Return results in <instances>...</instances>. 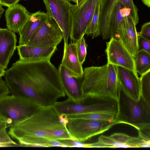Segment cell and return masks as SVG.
Segmentation results:
<instances>
[{"label":"cell","mask_w":150,"mask_h":150,"mask_svg":"<svg viewBox=\"0 0 150 150\" xmlns=\"http://www.w3.org/2000/svg\"><path fill=\"white\" fill-rule=\"evenodd\" d=\"M5 78L11 95L30 98L43 107L66 96L59 70L50 60L19 59L6 71Z\"/></svg>","instance_id":"6da1fadb"},{"label":"cell","mask_w":150,"mask_h":150,"mask_svg":"<svg viewBox=\"0 0 150 150\" xmlns=\"http://www.w3.org/2000/svg\"><path fill=\"white\" fill-rule=\"evenodd\" d=\"M67 116L59 114L53 106L43 108L27 119L10 127L8 133L19 144L32 137L74 140L68 130Z\"/></svg>","instance_id":"7a4b0ae2"},{"label":"cell","mask_w":150,"mask_h":150,"mask_svg":"<svg viewBox=\"0 0 150 150\" xmlns=\"http://www.w3.org/2000/svg\"><path fill=\"white\" fill-rule=\"evenodd\" d=\"M119 88L115 65L107 63L102 66L84 68L82 84L83 96H108L117 100Z\"/></svg>","instance_id":"3957f363"},{"label":"cell","mask_w":150,"mask_h":150,"mask_svg":"<svg viewBox=\"0 0 150 150\" xmlns=\"http://www.w3.org/2000/svg\"><path fill=\"white\" fill-rule=\"evenodd\" d=\"M53 106L59 114L66 115L93 113H111L117 115V100L105 96L86 95L81 98L73 100L67 98L57 101Z\"/></svg>","instance_id":"277c9868"},{"label":"cell","mask_w":150,"mask_h":150,"mask_svg":"<svg viewBox=\"0 0 150 150\" xmlns=\"http://www.w3.org/2000/svg\"><path fill=\"white\" fill-rule=\"evenodd\" d=\"M117 101L118 110L115 120L117 124L132 126L139 132L150 131V108L141 97L138 101L132 99L119 85Z\"/></svg>","instance_id":"5b68a950"},{"label":"cell","mask_w":150,"mask_h":150,"mask_svg":"<svg viewBox=\"0 0 150 150\" xmlns=\"http://www.w3.org/2000/svg\"><path fill=\"white\" fill-rule=\"evenodd\" d=\"M43 107L30 98L7 95L0 99V115L10 127L30 117Z\"/></svg>","instance_id":"8992f818"},{"label":"cell","mask_w":150,"mask_h":150,"mask_svg":"<svg viewBox=\"0 0 150 150\" xmlns=\"http://www.w3.org/2000/svg\"><path fill=\"white\" fill-rule=\"evenodd\" d=\"M116 124V121L110 123L87 119L73 118L68 119L66 126L74 141L83 142L104 133Z\"/></svg>","instance_id":"52a82bcc"},{"label":"cell","mask_w":150,"mask_h":150,"mask_svg":"<svg viewBox=\"0 0 150 150\" xmlns=\"http://www.w3.org/2000/svg\"><path fill=\"white\" fill-rule=\"evenodd\" d=\"M99 0H85L80 5H74L70 11L71 39L76 42L85 35Z\"/></svg>","instance_id":"ba28073f"},{"label":"cell","mask_w":150,"mask_h":150,"mask_svg":"<svg viewBox=\"0 0 150 150\" xmlns=\"http://www.w3.org/2000/svg\"><path fill=\"white\" fill-rule=\"evenodd\" d=\"M63 38V34L58 25L52 18L49 17L33 33L25 45L57 47Z\"/></svg>","instance_id":"9c48e42d"},{"label":"cell","mask_w":150,"mask_h":150,"mask_svg":"<svg viewBox=\"0 0 150 150\" xmlns=\"http://www.w3.org/2000/svg\"><path fill=\"white\" fill-rule=\"evenodd\" d=\"M49 17L52 18L63 35L64 45L68 44L71 31L70 9L73 5L68 0H42Z\"/></svg>","instance_id":"30bf717a"},{"label":"cell","mask_w":150,"mask_h":150,"mask_svg":"<svg viewBox=\"0 0 150 150\" xmlns=\"http://www.w3.org/2000/svg\"><path fill=\"white\" fill-rule=\"evenodd\" d=\"M107 42L105 50L107 63L129 69L137 74L135 66L134 59L120 41L113 38Z\"/></svg>","instance_id":"8fae6325"},{"label":"cell","mask_w":150,"mask_h":150,"mask_svg":"<svg viewBox=\"0 0 150 150\" xmlns=\"http://www.w3.org/2000/svg\"><path fill=\"white\" fill-rule=\"evenodd\" d=\"M119 85L129 97L136 101L141 97V84L138 74L127 69L115 66Z\"/></svg>","instance_id":"7c38bea8"},{"label":"cell","mask_w":150,"mask_h":150,"mask_svg":"<svg viewBox=\"0 0 150 150\" xmlns=\"http://www.w3.org/2000/svg\"><path fill=\"white\" fill-rule=\"evenodd\" d=\"M58 70L61 82L68 98L76 100L84 97L82 91L83 76H78L61 64Z\"/></svg>","instance_id":"4fadbf2b"},{"label":"cell","mask_w":150,"mask_h":150,"mask_svg":"<svg viewBox=\"0 0 150 150\" xmlns=\"http://www.w3.org/2000/svg\"><path fill=\"white\" fill-rule=\"evenodd\" d=\"M17 42L15 33L0 28V66L5 69L16 48Z\"/></svg>","instance_id":"5bb4252c"},{"label":"cell","mask_w":150,"mask_h":150,"mask_svg":"<svg viewBox=\"0 0 150 150\" xmlns=\"http://www.w3.org/2000/svg\"><path fill=\"white\" fill-rule=\"evenodd\" d=\"M19 59L28 61L50 60L57 47H42L26 45L17 46Z\"/></svg>","instance_id":"9a60e30c"},{"label":"cell","mask_w":150,"mask_h":150,"mask_svg":"<svg viewBox=\"0 0 150 150\" xmlns=\"http://www.w3.org/2000/svg\"><path fill=\"white\" fill-rule=\"evenodd\" d=\"M130 14V11L126 8L118 0L113 8L110 18V35L120 41L125 32V16Z\"/></svg>","instance_id":"2e32d148"},{"label":"cell","mask_w":150,"mask_h":150,"mask_svg":"<svg viewBox=\"0 0 150 150\" xmlns=\"http://www.w3.org/2000/svg\"><path fill=\"white\" fill-rule=\"evenodd\" d=\"M30 15L26 8L18 3L8 7L5 12L7 28L15 33H18Z\"/></svg>","instance_id":"e0dca14e"},{"label":"cell","mask_w":150,"mask_h":150,"mask_svg":"<svg viewBox=\"0 0 150 150\" xmlns=\"http://www.w3.org/2000/svg\"><path fill=\"white\" fill-rule=\"evenodd\" d=\"M47 12L38 11L30 14L20 30L19 45H25L35 31L49 18Z\"/></svg>","instance_id":"ac0fdd59"},{"label":"cell","mask_w":150,"mask_h":150,"mask_svg":"<svg viewBox=\"0 0 150 150\" xmlns=\"http://www.w3.org/2000/svg\"><path fill=\"white\" fill-rule=\"evenodd\" d=\"M124 18L125 32L120 41L134 58L138 52V33L136 25L130 13L125 15Z\"/></svg>","instance_id":"d6986e66"},{"label":"cell","mask_w":150,"mask_h":150,"mask_svg":"<svg viewBox=\"0 0 150 150\" xmlns=\"http://www.w3.org/2000/svg\"><path fill=\"white\" fill-rule=\"evenodd\" d=\"M61 64L78 76H83V70L78 58L75 42L64 45Z\"/></svg>","instance_id":"ffe728a7"},{"label":"cell","mask_w":150,"mask_h":150,"mask_svg":"<svg viewBox=\"0 0 150 150\" xmlns=\"http://www.w3.org/2000/svg\"><path fill=\"white\" fill-rule=\"evenodd\" d=\"M118 0H102L99 16L100 35L104 40L110 38V18L113 8Z\"/></svg>","instance_id":"44dd1931"},{"label":"cell","mask_w":150,"mask_h":150,"mask_svg":"<svg viewBox=\"0 0 150 150\" xmlns=\"http://www.w3.org/2000/svg\"><path fill=\"white\" fill-rule=\"evenodd\" d=\"M20 144L23 146L70 147L69 144L63 140L59 141L39 137H32L27 138L22 141Z\"/></svg>","instance_id":"7402d4cb"},{"label":"cell","mask_w":150,"mask_h":150,"mask_svg":"<svg viewBox=\"0 0 150 150\" xmlns=\"http://www.w3.org/2000/svg\"><path fill=\"white\" fill-rule=\"evenodd\" d=\"M102 0H99L95 9L92 17L85 31V34L92 38L100 35L99 16Z\"/></svg>","instance_id":"603a6c76"},{"label":"cell","mask_w":150,"mask_h":150,"mask_svg":"<svg viewBox=\"0 0 150 150\" xmlns=\"http://www.w3.org/2000/svg\"><path fill=\"white\" fill-rule=\"evenodd\" d=\"M134 59L136 71L140 75L150 70V53L143 50L139 51Z\"/></svg>","instance_id":"cb8c5ba5"},{"label":"cell","mask_w":150,"mask_h":150,"mask_svg":"<svg viewBox=\"0 0 150 150\" xmlns=\"http://www.w3.org/2000/svg\"><path fill=\"white\" fill-rule=\"evenodd\" d=\"M66 116L68 119L81 118L112 123L115 121L117 115L108 113H93Z\"/></svg>","instance_id":"d4e9b609"},{"label":"cell","mask_w":150,"mask_h":150,"mask_svg":"<svg viewBox=\"0 0 150 150\" xmlns=\"http://www.w3.org/2000/svg\"><path fill=\"white\" fill-rule=\"evenodd\" d=\"M141 76V98L150 108V70Z\"/></svg>","instance_id":"484cf974"},{"label":"cell","mask_w":150,"mask_h":150,"mask_svg":"<svg viewBox=\"0 0 150 150\" xmlns=\"http://www.w3.org/2000/svg\"><path fill=\"white\" fill-rule=\"evenodd\" d=\"M75 42L78 58L80 62L82 64L85 61L87 46V45L85 42L84 35Z\"/></svg>","instance_id":"4316f807"},{"label":"cell","mask_w":150,"mask_h":150,"mask_svg":"<svg viewBox=\"0 0 150 150\" xmlns=\"http://www.w3.org/2000/svg\"><path fill=\"white\" fill-rule=\"evenodd\" d=\"M120 2L130 11V15L136 25L139 21L138 9L134 4L133 0H120Z\"/></svg>","instance_id":"83f0119b"},{"label":"cell","mask_w":150,"mask_h":150,"mask_svg":"<svg viewBox=\"0 0 150 150\" xmlns=\"http://www.w3.org/2000/svg\"><path fill=\"white\" fill-rule=\"evenodd\" d=\"M18 145L11 139L6 129L0 131V147L13 146Z\"/></svg>","instance_id":"f1b7e54d"},{"label":"cell","mask_w":150,"mask_h":150,"mask_svg":"<svg viewBox=\"0 0 150 150\" xmlns=\"http://www.w3.org/2000/svg\"><path fill=\"white\" fill-rule=\"evenodd\" d=\"M137 38L138 51L143 50L150 53V40L138 35V34Z\"/></svg>","instance_id":"f546056e"},{"label":"cell","mask_w":150,"mask_h":150,"mask_svg":"<svg viewBox=\"0 0 150 150\" xmlns=\"http://www.w3.org/2000/svg\"><path fill=\"white\" fill-rule=\"evenodd\" d=\"M138 35L150 40V22H147L142 25L141 29Z\"/></svg>","instance_id":"4dcf8cb0"},{"label":"cell","mask_w":150,"mask_h":150,"mask_svg":"<svg viewBox=\"0 0 150 150\" xmlns=\"http://www.w3.org/2000/svg\"><path fill=\"white\" fill-rule=\"evenodd\" d=\"M1 77H0V99L10 93L6 81Z\"/></svg>","instance_id":"1f68e13d"},{"label":"cell","mask_w":150,"mask_h":150,"mask_svg":"<svg viewBox=\"0 0 150 150\" xmlns=\"http://www.w3.org/2000/svg\"><path fill=\"white\" fill-rule=\"evenodd\" d=\"M20 0H0V4L8 7L18 3Z\"/></svg>","instance_id":"d6a6232c"},{"label":"cell","mask_w":150,"mask_h":150,"mask_svg":"<svg viewBox=\"0 0 150 150\" xmlns=\"http://www.w3.org/2000/svg\"><path fill=\"white\" fill-rule=\"evenodd\" d=\"M7 128L6 119L2 117H0V131L6 129Z\"/></svg>","instance_id":"836d02e7"},{"label":"cell","mask_w":150,"mask_h":150,"mask_svg":"<svg viewBox=\"0 0 150 150\" xmlns=\"http://www.w3.org/2000/svg\"><path fill=\"white\" fill-rule=\"evenodd\" d=\"M6 72L5 69L0 66V77L4 76Z\"/></svg>","instance_id":"e575fe53"},{"label":"cell","mask_w":150,"mask_h":150,"mask_svg":"<svg viewBox=\"0 0 150 150\" xmlns=\"http://www.w3.org/2000/svg\"><path fill=\"white\" fill-rule=\"evenodd\" d=\"M143 4L148 7H150V0H141Z\"/></svg>","instance_id":"d590c367"},{"label":"cell","mask_w":150,"mask_h":150,"mask_svg":"<svg viewBox=\"0 0 150 150\" xmlns=\"http://www.w3.org/2000/svg\"><path fill=\"white\" fill-rule=\"evenodd\" d=\"M4 12V9L2 6L0 4V19Z\"/></svg>","instance_id":"8d00e7d4"},{"label":"cell","mask_w":150,"mask_h":150,"mask_svg":"<svg viewBox=\"0 0 150 150\" xmlns=\"http://www.w3.org/2000/svg\"><path fill=\"white\" fill-rule=\"evenodd\" d=\"M85 0H76V4L78 6L81 4Z\"/></svg>","instance_id":"74e56055"},{"label":"cell","mask_w":150,"mask_h":150,"mask_svg":"<svg viewBox=\"0 0 150 150\" xmlns=\"http://www.w3.org/2000/svg\"><path fill=\"white\" fill-rule=\"evenodd\" d=\"M69 0L70 1H72L76 4V0Z\"/></svg>","instance_id":"f35d334b"},{"label":"cell","mask_w":150,"mask_h":150,"mask_svg":"<svg viewBox=\"0 0 150 150\" xmlns=\"http://www.w3.org/2000/svg\"><path fill=\"white\" fill-rule=\"evenodd\" d=\"M0 117H1V116H0Z\"/></svg>","instance_id":"ab89813d"}]
</instances>
